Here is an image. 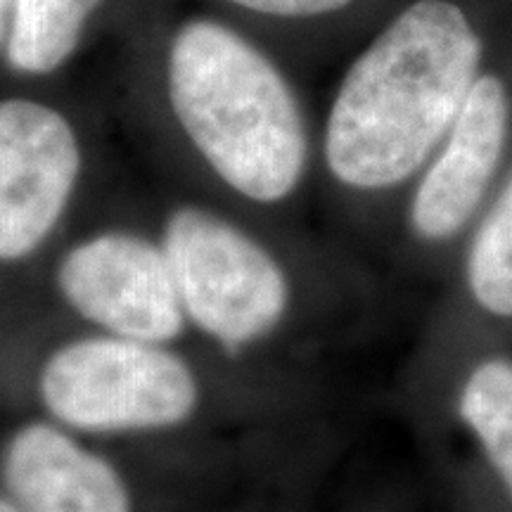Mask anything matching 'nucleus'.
<instances>
[{"mask_svg":"<svg viewBox=\"0 0 512 512\" xmlns=\"http://www.w3.org/2000/svg\"><path fill=\"white\" fill-rule=\"evenodd\" d=\"M230 3L275 17H313L344 8L351 0H230Z\"/></svg>","mask_w":512,"mask_h":512,"instance_id":"obj_12","label":"nucleus"},{"mask_svg":"<svg viewBox=\"0 0 512 512\" xmlns=\"http://www.w3.org/2000/svg\"><path fill=\"white\" fill-rule=\"evenodd\" d=\"M505 131L508 100L503 83L482 76L472 83L444 150L413 197L411 223L422 240L451 238L475 214L501 159Z\"/></svg>","mask_w":512,"mask_h":512,"instance_id":"obj_8","label":"nucleus"},{"mask_svg":"<svg viewBox=\"0 0 512 512\" xmlns=\"http://www.w3.org/2000/svg\"><path fill=\"white\" fill-rule=\"evenodd\" d=\"M458 408L512 496V363H482L467 377Z\"/></svg>","mask_w":512,"mask_h":512,"instance_id":"obj_10","label":"nucleus"},{"mask_svg":"<svg viewBox=\"0 0 512 512\" xmlns=\"http://www.w3.org/2000/svg\"><path fill=\"white\" fill-rule=\"evenodd\" d=\"M0 477L24 512H133L131 486L119 467L50 418L27 420L8 434Z\"/></svg>","mask_w":512,"mask_h":512,"instance_id":"obj_7","label":"nucleus"},{"mask_svg":"<svg viewBox=\"0 0 512 512\" xmlns=\"http://www.w3.org/2000/svg\"><path fill=\"white\" fill-rule=\"evenodd\" d=\"M188 330L228 356L256 349L283 328L292 283L256 235L207 207L183 204L159 235Z\"/></svg>","mask_w":512,"mask_h":512,"instance_id":"obj_4","label":"nucleus"},{"mask_svg":"<svg viewBox=\"0 0 512 512\" xmlns=\"http://www.w3.org/2000/svg\"><path fill=\"white\" fill-rule=\"evenodd\" d=\"M467 283L482 309L512 316V181L472 240Z\"/></svg>","mask_w":512,"mask_h":512,"instance_id":"obj_11","label":"nucleus"},{"mask_svg":"<svg viewBox=\"0 0 512 512\" xmlns=\"http://www.w3.org/2000/svg\"><path fill=\"white\" fill-rule=\"evenodd\" d=\"M102 0H12L8 62L22 74H48L74 53Z\"/></svg>","mask_w":512,"mask_h":512,"instance_id":"obj_9","label":"nucleus"},{"mask_svg":"<svg viewBox=\"0 0 512 512\" xmlns=\"http://www.w3.org/2000/svg\"><path fill=\"white\" fill-rule=\"evenodd\" d=\"M169 100L209 169L249 202L278 204L297 190L306 131L283 74L245 38L190 22L169 57Z\"/></svg>","mask_w":512,"mask_h":512,"instance_id":"obj_2","label":"nucleus"},{"mask_svg":"<svg viewBox=\"0 0 512 512\" xmlns=\"http://www.w3.org/2000/svg\"><path fill=\"white\" fill-rule=\"evenodd\" d=\"M74 126L55 107L0 100V266L34 259L60 228L81 176Z\"/></svg>","mask_w":512,"mask_h":512,"instance_id":"obj_6","label":"nucleus"},{"mask_svg":"<svg viewBox=\"0 0 512 512\" xmlns=\"http://www.w3.org/2000/svg\"><path fill=\"white\" fill-rule=\"evenodd\" d=\"M482 43L463 10L420 0L351 64L325 128L339 183L384 190L413 176L448 136L477 79Z\"/></svg>","mask_w":512,"mask_h":512,"instance_id":"obj_1","label":"nucleus"},{"mask_svg":"<svg viewBox=\"0 0 512 512\" xmlns=\"http://www.w3.org/2000/svg\"><path fill=\"white\" fill-rule=\"evenodd\" d=\"M64 309L105 335L176 344L188 332L162 242L107 228L76 240L53 273Z\"/></svg>","mask_w":512,"mask_h":512,"instance_id":"obj_5","label":"nucleus"},{"mask_svg":"<svg viewBox=\"0 0 512 512\" xmlns=\"http://www.w3.org/2000/svg\"><path fill=\"white\" fill-rule=\"evenodd\" d=\"M12 5V0H0V38H3V29H5V15H8V8Z\"/></svg>","mask_w":512,"mask_h":512,"instance_id":"obj_14","label":"nucleus"},{"mask_svg":"<svg viewBox=\"0 0 512 512\" xmlns=\"http://www.w3.org/2000/svg\"><path fill=\"white\" fill-rule=\"evenodd\" d=\"M0 512H24L8 494H0Z\"/></svg>","mask_w":512,"mask_h":512,"instance_id":"obj_13","label":"nucleus"},{"mask_svg":"<svg viewBox=\"0 0 512 512\" xmlns=\"http://www.w3.org/2000/svg\"><path fill=\"white\" fill-rule=\"evenodd\" d=\"M36 396L46 418L86 439L140 437L195 420L204 382L174 344L88 330L48 351Z\"/></svg>","mask_w":512,"mask_h":512,"instance_id":"obj_3","label":"nucleus"}]
</instances>
